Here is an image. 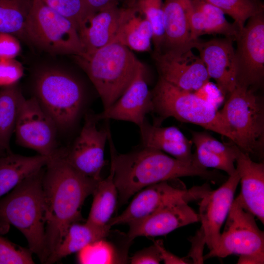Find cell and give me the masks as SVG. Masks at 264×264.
Listing matches in <instances>:
<instances>
[{
  "label": "cell",
  "mask_w": 264,
  "mask_h": 264,
  "mask_svg": "<svg viewBox=\"0 0 264 264\" xmlns=\"http://www.w3.org/2000/svg\"><path fill=\"white\" fill-rule=\"evenodd\" d=\"M219 111L242 151L262 157L264 146V105L254 89L237 85Z\"/></svg>",
  "instance_id": "cell-7"
},
{
  "label": "cell",
  "mask_w": 264,
  "mask_h": 264,
  "mask_svg": "<svg viewBox=\"0 0 264 264\" xmlns=\"http://www.w3.org/2000/svg\"><path fill=\"white\" fill-rule=\"evenodd\" d=\"M172 180L158 182L141 190L121 214L110 219L109 225L128 224L142 220L168 204L200 199L211 190L207 184L187 189L175 185Z\"/></svg>",
  "instance_id": "cell-10"
},
{
  "label": "cell",
  "mask_w": 264,
  "mask_h": 264,
  "mask_svg": "<svg viewBox=\"0 0 264 264\" xmlns=\"http://www.w3.org/2000/svg\"><path fill=\"white\" fill-rule=\"evenodd\" d=\"M145 72L144 66L141 63L132 82L121 96L101 112L93 114L95 119L98 121L113 119L141 126L146 119V114L154 110L152 92L146 82Z\"/></svg>",
  "instance_id": "cell-17"
},
{
  "label": "cell",
  "mask_w": 264,
  "mask_h": 264,
  "mask_svg": "<svg viewBox=\"0 0 264 264\" xmlns=\"http://www.w3.org/2000/svg\"><path fill=\"white\" fill-rule=\"evenodd\" d=\"M191 1V0H164V39L159 52L180 53L193 49L189 17Z\"/></svg>",
  "instance_id": "cell-21"
},
{
  "label": "cell",
  "mask_w": 264,
  "mask_h": 264,
  "mask_svg": "<svg viewBox=\"0 0 264 264\" xmlns=\"http://www.w3.org/2000/svg\"><path fill=\"white\" fill-rule=\"evenodd\" d=\"M99 181L71 166L64 157V150L59 149L46 164L43 179L45 220L43 263L57 248L69 226L82 220L81 208Z\"/></svg>",
  "instance_id": "cell-1"
},
{
  "label": "cell",
  "mask_w": 264,
  "mask_h": 264,
  "mask_svg": "<svg viewBox=\"0 0 264 264\" xmlns=\"http://www.w3.org/2000/svg\"><path fill=\"white\" fill-rule=\"evenodd\" d=\"M21 50L18 38L10 34L0 32V60L15 59Z\"/></svg>",
  "instance_id": "cell-37"
},
{
  "label": "cell",
  "mask_w": 264,
  "mask_h": 264,
  "mask_svg": "<svg viewBox=\"0 0 264 264\" xmlns=\"http://www.w3.org/2000/svg\"><path fill=\"white\" fill-rule=\"evenodd\" d=\"M32 252L0 235V264H34Z\"/></svg>",
  "instance_id": "cell-33"
},
{
  "label": "cell",
  "mask_w": 264,
  "mask_h": 264,
  "mask_svg": "<svg viewBox=\"0 0 264 264\" xmlns=\"http://www.w3.org/2000/svg\"><path fill=\"white\" fill-rule=\"evenodd\" d=\"M108 139L119 204L126 203L143 188L161 181L188 176H198L212 182L220 178L216 172L195 163L180 161L155 149L144 147L135 152L119 154L112 143L110 131Z\"/></svg>",
  "instance_id": "cell-2"
},
{
  "label": "cell",
  "mask_w": 264,
  "mask_h": 264,
  "mask_svg": "<svg viewBox=\"0 0 264 264\" xmlns=\"http://www.w3.org/2000/svg\"><path fill=\"white\" fill-rule=\"evenodd\" d=\"M25 98L18 84L0 89V149L11 153L10 140Z\"/></svg>",
  "instance_id": "cell-29"
},
{
  "label": "cell",
  "mask_w": 264,
  "mask_h": 264,
  "mask_svg": "<svg viewBox=\"0 0 264 264\" xmlns=\"http://www.w3.org/2000/svg\"><path fill=\"white\" fill-rule=\"evenodd\" d=\"M239 182L240 176L236 171L219 188L210 190L200 199L198 214L201 222L200 229L210 250L218 243L221 228L228 216Z\"/></svg>",
  "instance_id": "cell-15"
},
{
  "label": "cell",
  "mask_w": 264,
  "mask_h": 264,
  "mask_svg": "<svg viewBox=\"0 0 264 264\" xmlns=\"http://www.w3.org/2000/svg\"><path fill=\"white\" fill-rule=\"evenodd\" d=\"M139 128L144 147L165 152L184 162L194 163L193 142L177 128L152 125L146 119Z\"/></svg>",
  "instance_id": "cell-23"
},
{
  "label": "cell",
  "mask_w": 264,
  "mask_h": 264,
  "mask_svg": "<svg viewBox=\"0 0 264 264\" xmlns=\"http://www.w3.org/2000/svg\"><path fill=\"white\" fill-rule=\"evenodd\" d=\"M194 93L217 110L225 97L218 87L211 84L209 81Z\"/></svg>",
  "instance_id": "cell-38"
},
{
  "label": "cell",
  "mask_w": 264,
  "mask_h": 264,
  "mask_svg": "<svg viewBox=\"0 0 264 264\" xmlns=\"http://www.w3.org/2000/svg\"><path fill=\"white\" fill-rule=\"evenodd\" d=\"M240 176L238 196L244 208L264 223V164L253 161L249 154L239 149L236 159Z\"/></svg>",
  "instance_id": "cell-20"
},
{
  "label": "cell",
  "mask_w": 264,
  "mask_h": 264,
  "mask_svg": "<svg viewBox=\"0 0 264 264\" xmlns=\"http://www.w3.org/2000/svg\"><path fill=\"white\" fill-rule=\"evenodd\" d=\"M254 217L244 208L238 196L232 203L217 246L203 259L235 254L240 255L238 264H263L264 234Z\"/></svg>",
  "instance_id": "cell-9"
},
{
  "label": "cell",
  "mask_w": 264,
  "mask_h": 264,
  "mask_svg": "<svg viewBox=\"0 0 264 264\" xmlns=\"http://www.w3.org/2000/svg\"><path fill=\"white\" fill-rule=\"evenodd\" d=\"M74 57L99 94L104 109L121 96L141 63L131 50L117 41L91 53Z\"/></svg>",
  "instance_id": "cell-5"
},
{
  "label": "cell",
  "mask_w": 264,
  "mask_h": 264,
  "mask_svg": "<svg viewBox=\"0 0 264 264\" xmlns=\"http://www.w3.org/2000/svg\"><path fill=\"white\" fill-rule=\"evenodd\" d=\"M83 9V18L88 14L96 12L112 5H121L126 0H82ZM122 6V5H121Z\"/></svg>",
  "instance_id": "cell-40"
},
{
  "label": "cell",
  "mask_w": 264,
  "mask_h": 264,
  "mask_svg": "<svg viewBox=\"0 0 264 264\" xmlns=\"http://www.w3.org/2000/svg\"><path fill=\"white\" fill-rule=\"evenodd\" d=\"M157 248L162 261L167 264H189L185 259L179 258L167 250L160 240L154 241V243Z\"/></svg>",
  "instance_id": "cell-41"
},
{
  "label": "cell",
  "mask_w": 264,
  "mask_h": 264,
  "mask_svg": "<svg viewBox=\"0 0 264 264\" xmlns=\"http://www.w3.org/2000/svg\"><path fill=\"white\" fill-rule=\"evenodd\" d=\"M123 6H110L82 19L77 30L84 54L91 53L114 41Z\"/></svg>",
  "instance_id": "cell-19"
},
{
  "label": "cell",
  "mask_w": 264,
  "mask_h": 264,
  "mask_svg": "<svg viewBox=\"0 0 264 264\" xmlns=\"http://www.w3.org/2000/svg\"><path fill=\"white\" fill-rule=\"evenodd\" d=\"M93 114H86L85 122L73 144L64 150V157L84 176L99 181L105 164L104 151L109 129H98Z\"/></svg>",
  "instance_id": "cell-13"
},
{
  "label": "cell",
  "mask_w": 264,
  "mask_h": 264,
  "mask_svg": "<svg viewBox=\"0 0 264 264\" xmlns=\"http://www.w3.org/2000/svg\"><path fill=\"white\" fill-rule=\"evenodd\" d=\"M161 261L159 252L154 244L139 251L132 256L129 261L132 264H157Z\"/></svg>",
  "instance_id": "cell-39"
},
{
  "label": "cell",
  "mask_w": 264,
  "mask_h": 264,
  "mask_svg": "<svg viewBox=\"0 0 264 264\" xmlns=\"http://www.w3.org/2000/svg\"><path fill=\"white\" fill-rule=\"evenodd\" d=\"M79 253V262L82 264L107 263L111 259L109 247L103 240L89 244Z\"/></svg>",
  "instance_id": "cell-35"
},
{
  "label": "cell",
  "mask_w": 264,
  "mask_h": 264,
  "mask_svg": "<svg viewBox=\"0 0 264 264\" xmlns=\"http://www.w3.org/2000/svg\"><path fill=\"white\" fill-rule=\"evenodd\" d=\"M34 0H0V32L24 41V30Z\"/></svg>",
  "instance_id": "cell-30"
},
{
  "label": "cell",
  "mask_w": 264,
  "mask_h": 264,
  "mask_svg": "<svg viewBox=\"0 0 264 264\" xmlns=\"http://www.w3.org/2000/svg\"><path fill=\"white\" fill-rule=\"evenodd\" d=\"M133 4L152 26L154 52L160 51L164 39L163 0H133Z\"/></svg>",
  "instance_id": "cell-32"
},
{
  "label": "cell",
  "mask_w": 264,
  "mask_h": 264,
  "mask_svg": "<svg viewBox=\"0 0 264 264\" xmlns=\"http://www.w3.org/2000/svg\"><path fill=\"white\" fill-rule=\"evenodd\" d=\"M199 221L198 215L186 201L166 205L149 216L128 225L129 241L139 236L165 235L181 227Z\"/></svg>",
  "instance_id": "cell-18"
},
{
  "label": "cell",
  "mask_w": 264,
  "mask_h": 264,
  "mask_svg": "<svg viewBox=\"0 0 264 264\" xmlns=\"http://www.w3.org/2000/svg\"><path fill=\"white\" fill-rule=\"evenodd\" d=\"M113 177V168L110 164V175L97 182L93 192V200L87 222L100 227L109 224L116 208L118 197Z\"/></svg>",
  "instance_id": "cell-28"
},
{
  "label": "cell",
  "mask_w": 264,
  "mask_h": 264,
  "mask_svg": "<svg viewBox=\"0 0 264 264\" xmlns=\"http://www.w3.org/2000/svg\"><path fill=\"white\" fill-rule=\"evenodd\" d=\"M44 167L29 176L0 199V234L12 225L26 238L29 249L42 263L45 249Z\"/></svg>",
  "instance_id": "cell-3"
},
{
  "label": "cell",
  "mask_w": 264,
  "mask_h": 264,
  "mask_svg": "<svg viewBox=\"0 0 264 264\" xmlns=\"http://www.w3.org/2000/svg\"><path fill=\"white\" fill-rule=\"evenodd\" d=\"M24 41L52 55L82 56L84 50L76 25L70 20L34 0L24 30Z\"/></svg>",
  "instance_id": "cell-8"
},
{
  "label": "cell",
  "mask_w": 264,
  "mask_h": 264,
  "mask_svg": "<svg viewBox=\"0 0 264 264\" xmlns=\"http://www.w3.org/2000/svg\"><path fill=\"white\" fill-rule=\"evenodd\" d=\"M224 15L205 0H191L189 17L192 41L204 34H221L235 40L240 29L235 22H228Z\"/></svg>",
  "instance_id": "cell-24"
},
{
  "label": "cell",
  "mask_w": 264,
  "mask_h": 264,
  "mask_svg": "<svg viewBox=\"0 0 264 264\" xmlns=\"http://www.w3.org/2000/svg\"><path fill=\"white\" fill-rule=\"evenodd\" d=\"M111 226L100 227L87 222L72 223L60 244L46 261L45 264H53L72 253L79 252L87 246L105 239Z\"/></svg>",
  "instance_id": "cell-27"
},
{
  "label": "cell",
  "mask_w": 264,
  "mask_h": 264,
  "mask_svg": "<svg viewBox=\"0 0 264 264\" xmlns=\"http://www.w3.org/2000/svg\"><path fill=\"white\" fill-rule=\"evenodd\" d=\"M152 26L138 11L132 0L123 6L119 28L114 41H117L130 50L138 52L151 50L153 43Z\"/></svg>",
  "instance_id": "cell-25"
},
{
  "label": "cell",
  "mask_w": 264,
  "mask_h": 264,
  "mask_svg": "<svg viewBox=\"0 0 264 264\" xmlns=\"http://www.w3.org/2000/svg\"><path fill=\"white\" fill-rule=\"evenodd\" d=\"M192 141L196 146L194 162L201 167L220 170L229 176L236 172L234 163L240 148L224 144L205 132H192Z\"/></svg>",
  "instance_id": "cell-22"
},
{
  "label": "cell",
  "mask_w": 264,
  "mask_h": 264,
  "mask_svg": "<svg viewBox=\"0 0 264 264\" xmlns=\"http://www.w3.org/2000/svg\"><path fill=\"white\" fill-rule=\"evenodd\" d=\"M58 130L52 118L32 96L25 98L19 111L15 133L17 143L39 154L52 156L57 148Z\"/></svg>",
  "instance_id": "cell-12"
},
{
  "label": "cell",
  "mask_w": 264,
  "mask_h": 264,
  "mask_svg": "<svg viewBox=\"0 0 264 264\" xmlns=\"http://www.w3.org/2000/svg\"><path fill=\"white\" fill-rule=\"evenodd\" d=\"M220 8L230 16L240 29L252 16L264 11L260 0H205Z\"/></svg>",
  "instance_id": "cell-31"
},
{
  "label": "cell",
  "mask_w": 264,
  "mask_h": 264,
  "mask_svg": "<svg viewBox=\"0 0 264 264\" xmlns=\"http://www.w3.org/2000/svg\"><path fill=\"white\" fill-rule=\"evenodd\" d=\"M7 154V153H6L4 151L0 149V157L3 156Z\"/></svg>",
  "instance_id": "cell-42"
},
{
  "label": "cell",
  "mask_w": 264,
  "mask_h": 264,
  "mask_svg": "<svg viewBox=\"0 0 264 264\" xmlns=\"http://www.w3.org/2000/svg\"><path fill=\"white\" fill-rule=\"evenodd\" d=\"M152 56L159 77L181 89L194 92L210 80L204 63L192 49L154 51Z\"/></svg>",
  "instance_id": "cell-14"
},
{
  "label": "cell",
  "mask_w": 264,
  "mask_h": 264,
  "mask_svg": "<svg viewBox=\"0 0 264 264\" xmlns=\"http://www.w3.org/2000/svg\"><path fill=\"white\" fill-rule=\"evenodd\" d=\"M51 9L70 20L78 28L84 16L82 0H41Z\"/></svg>",
  "instance_id": "cell-34"
},
{
  "label": "cell",
  "mask_w": 264,
  "mask_h": 264,
  "mask_svg": "<svg viewBox=\"0 0 264 264\" xmlns=\"http://www.w3.org/2000/svg\"><path fill=\"white\" fill-rule=\"evenodd\" d=\"M154 110L158 115L154 125L173 117L191 123L225 136L233 142V137L220 113L194 92L181 89L159 77L151 91Z\"/></svg>",
  "instance_id": "cell-6"
},
{
  "label": "cell",
  "mask_w": 264,
  "mask_h": 264,
  "mask_svg": "<svg viewBox=\"0 0 264 264\" xmlns=\"http://www.w3.org/2000/svg\"><path fill=\"white\" fill-rule=\"evenodd\" d=\"M236 85L252 88L264 77V12L248 20L235 40Z\"/></svg>",
  "instance_id": "cell-11"
},
{
  "label": "cell",
  "mask_w": 264,
  "mask_h": 264,
  "mask_svg": "<svg viewBox=\"0 0 264 264\" xmlns=\"http://www.w3.org/2000/svg\"><path fill=\"white\" fill-rule=\"evenodd\" d=\"M53 155L26 156L11 152L0 157V198L45 167Z\"/></svg>",
  "instance_id": "cell-26"
},
{
  "label": "cell",
  "mask_w": 264,
  "mask_h": 264,
  "mask_svg": "<svg viewBox=\"0 0 264 264\" xmlns=\"http://www.w3.org/2000/svg\"><path fill=\"white\" fill-rule=\"evenodd\" d=\"M33 95L54 121L59 132L78 121L86 101L84 88L68 70L56 66L38 69L32 79Z\"/></svg>",
  "instance_id": "cell-4"
},
{
  "label": "cell",
  "mask_w": 264,
  "mask_h": 264,
  "mask_svg": "<svg viewBox=\"0 0 264 264\" xmlns=\"http://www.w3.org/2000/svg\"><path fill=\"white\" fill-rule=\"evenodd\" d=\"M234 41L226 37L206 41L198 38L191 43L192 48L198 51L209 76L216 81L224 97L236 86Z\"/></svg>",
  "instance_id": "cell-16"
},
{
  "label": "cell",
  "mask_w": 264,
  "mask_h": 264,
  "mask_svg": "<svg viewBox=\"0 0 264 264\" xmlns=\"http://www.w3.org/2000/svg\"><path fill=\"white\" fill-rule=\"evenodd\" d=\"M24 74L22 64L15 59L0 60V87L17 84Z\"/></svg>",
  "instance_id": "cell-36"
}]
</instances>
